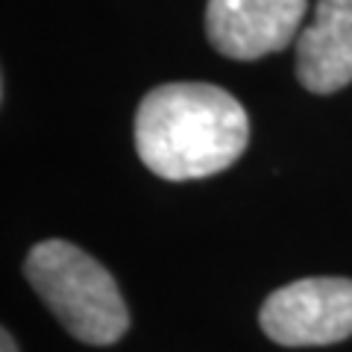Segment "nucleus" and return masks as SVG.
I'll return each instance as SVG.
<instances>
[{
	"instance_id": "f257e3e1",
	"label": "nucleus",
	"mask_w": 352,
	"mask_h": 352,
	"mask_svg": "<svg viewBox=\"0 0 352 352\" xmlns=\"http://www.w3.org/2000/svg\"><path fill=\"white\" fill-rule=\"evenodd\" d=\"M247 144V109L208 82L159 85L135 112L138 159L168 182L206 179L232 168Z\"/></svg>"
},
{
	"instance_id": "f03ea898",
	"label": "nucleus",
	"mask_w": 352,
	"mask_h": 352,
	"mask_svg": "<svg viewBox=\"0 0 352 352\" xmlns=\"http://www.w3.org/2000/svg\"><path fill=\"white\" fill-rule=\"evenodd\" d=\"M32 285L56 320L88 346H109L129 329V311L118 285L100 261L71 241H41L24 264Z\"/></svg>"
},
{
	"instance_id": "7ed1b4c3",
	"label": "nucleus",
	"mask_w": 352,
	"mask_h": 352,
	"mask_svg": "<svg viewBox=\"0 0 352 352\" xmlns=\"http://www.w3.org/2000/svg\"><path fill=\"white\" fill-rule=\"evenodd\" d=\"M261 329L279 346H329L352 335V279L311 276L273 291Z\"/></svg>"
},
{
	"instance_id": "20e7f679",
	"label": "nucleus",
	"mask_w": 352,
	"mask_h": 352,
	"mask_svg": "<svg viewBox=\"0 0 352 352\" xmlns=\"http://www.w3.org/2000/svg\"><path fill=\"white\" fill-rule=\"evenodd\" d=\"M308 0H208L206 36L226 59L252 62L294 41Z\"/></svg>"
},
{
	"instance_id": "39448f33",
	"label": "nucleus",
	"mask_w": 352,
	"mask_h": 352,
	"mask_svg": "<svg viewBox=\"0 0 352 352\" xmlns=\"http://www.w3.org/2000/svg\"><path fill=\"white\" fill-rule=\"evenodd\" d=\"M296 80L311 94L352 82V0H317L314 21L296 38Z\"/></svg>"
},
{
	"instance_id": "423d86ee",
	"label": "nucleus",
	"mask_w": 352,
	"mask_h": 352,
	"mask_svg": "<svg viewBox=\"0 0 352 352\" xmlns=\"http://www.w3.org/2000/svg\"><path fill=\"white\" fill-rule=\"evenodd\" d=\"M0 346H3L0 352H18V344L12 340V335H9V332H3V335H0Z\"/></svg>"
}]
</instances>
